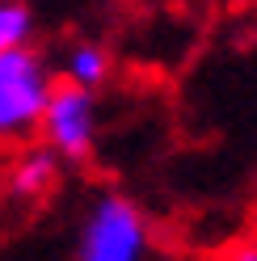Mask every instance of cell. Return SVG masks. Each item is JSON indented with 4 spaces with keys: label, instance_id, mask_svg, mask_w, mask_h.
<instances>
[{
    "label": "cell",
    "instance_id": "obj_4",
    "mask_svg": "<svg viewBox=\"0 0 257 261\" xmlns=\"http://www.w3.org/2000/svg\"><path fill=\"white\" fill-rule=\"evenodd\" d=\"M55 181H59V156L51 148H30L25 156L13 160V169H9V194L21 198V202L46 198V194L55 190Z\"/></svg>",
    "mask_w": 257,
    "mask_h": 261
},
{
    "label": "cell",
    "instance_id": "obj_5",
    "mask_svg": "<svg viewBox=\"0 0 257 261\" xmlns=\"http://www.w3.org/2000/svg\"><path fill=\"white\" fill-rule=\"evenodd\" d=\"M106 76H110V51L101 42H72L68 46V55H63V80L76 89H101L106 85Z\"/></svg>",
    "mask_w": 257,
    "mask_h": 261
},
{
    "label": "cell",
    "instance_id": "obj_2",
    "mask_svg": "<svg viewBox=\"0 0 257 261\" xmlns=\"http://www.w3.org/2000/svg\"><path fill=\"white\" fill-rule=\"evenodd\" d=\"M51 85V68L30 42L0 51V139H21L38 130Z\"/></svg>",
    "mask_w": 257,
    "mask_h": 261
},
{
    "label": "cell",
    "instance_id": "obj_7",
    "mask_svg": "<svg viewBox=\"0 0 257 261\" xmlns=\"http://www.w3.org/2000/svg\"><path fill=\"white\" fill-rule=\"evenodd\" d=\"M232 261H257V244H240L232 253Z\"/></svg>",
    "mask_w": 257,
    "mask_h": 261
},
{
    "label": "cell",
    "instance_id": "obj_6",
    "mask_svg": "<svg viewBox=\"0 0 257 261\" xmlns=\"http://www.w3.org/2000/svg\"><path fill=\"white\" fill-rule=\"evenodd\" d=\"M30 34H34V13L21 0H0V51L25 46Z\"/></svg>",
    "mask_w": 257,
    "mask_h": 261
},
{
    "label": "cell",
    "instance_id": "obj_3",
    "mask_svg": "<svg viewBox=\"0 0 257 261\" xmlns=\"http://www.w3.org/2000/svg\"><path fill=\"white\" fill-rule=\"evenodd\" d=\"M38 130H42V143L59 160H89L93 143H97V101H93V93L68 85V80L51 85Z\"/></svg>",
    "mask_w": 257,
    "mask_h": 261
},
{
    "label": "cell",
    "instance_id": "obj_1",
    "mask_svg": "<svg viewBox=\"0 0 257 261\" xmlns=\"http://www.w3.org/2000/svg\"><path fill=\"white\" fill-rule=\"evenodd\" d=\"M72 261H152V223L118 190H101L85 206Z\"/></svg>",
    "mask_w": 257,
    "mask_h": 261
}]
</instances>
